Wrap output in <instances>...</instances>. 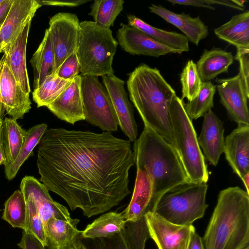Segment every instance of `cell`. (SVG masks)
I'll return each mask as SVG.
<instances>
[{
  "mask_svg": "<svg viewBox=\"0 0 249 249\" xmlns=\"http://www.w3.org/2000/svg\"><path fill=\"white\" fill-rule=\"evenodd\" d=\"M135 164L131 142L111 132L47 129L38 148L40 180L72 211L89 218L107 212L128 195Z\"/></svg>",
  "mask_w": 249,
  "mask_h": 249,
  "instance_id": "obj_1",
  "label": "cell"
},
{
  "mask_svg": "<svg viewBox=\"0 0 249 249\" xmlns=\"http://www.w3.org/2000/svg\"><path fill=\"white\" fill-rule=\"evenodd\" d=\"M133 146L136 167L144 169L151 180L155 210L165 192L190 181L175 147L150 127L144 125Z\"/></svg>",
  "mask_w": 249,
  "mask_h": 249,
  "instance_id": "obj_4",
  "label": "cell"
},
{
  "mask_svg": "<svg viewBox=\"0 0 249 249\" xmlns=\"http://www.w3.org/2000/svg\"><path fill=\"white\" fill-rule=\"evenodd\" d=\"M39 0H13L0 28V53L6 52L41 6Z\"/></svg>",
  "mask_w": 249,
  "mask_h": 249,
  "instance_id": "obj_13",
  "label": "cell"
},
{
  "mask_svg": "<svg viewBox=\"0 0 249 249\" xmlns=\"http://www.w3.org/2000/svg\"><path fill=\"white\" fill-rule=\"evenodd\" d=\"M102 81L112 102L119 126L129 140L134 142L137 139L138 127L124 81L114 74L102 76Z\"/></svg>",
  "mask_w": 249,
  "mask_h": 249,
  "instance_id": "obj_12",
  "label": "cell"
},
{
  "mask_svg": "<svg viewBox=\"0 0 249 249\" xmlns=\"http://www.w3.org/2000/svg\"><path fill=\"white\" fill-rule=\"evenodd\" d=\"M18 246L21 249H46L45 247L36 236L23 230L21 239Z\"/></svg>",
  "mask_w": 249,
  "mask_h": 249,
  "instance_id": "obj_40",
  "label": "cell"
},
{
  "mask_svg": "<svg viewBox=\"0 0 249 249\" xmlns=\"http://www.w3.org/2000/svg\"><path fill=\"white\" fill-rule=\"evenodd\" d=\"M118 44L124 51L132 55H143L158 57L178 52L155 41L141 31L123 24L117 32Z\"/></svg>",
  "mask_w": 249,
  "mask_h": 249,
  "instance_id": "obj_15",
  "label": "cell"
},
{
  "mask_svg": "<svg viewBox=\"0 0 249 249\" xmlns=\"http://www.w3.org/2000/svg\"><path fill=\"white\" fill-rule=\"evenodd\" d=\"M6 163V157L5 155L2 132V126L0 128V165H5Z\"/></svg>",
  "mask_w": 249,
  "mask_h": 249,
  "instance_id": "obj_46",
  "label": "cell"
},
{
  "mask_svg": "<svg viewBox=\"0 0 249 249\" xmlns=\"http://www.w3.org/2000/svg\"><path fill=\"white\" fill-rule=\"evenodd\" d=\"M170 115L175 147L189 181L207 183L209 179L207 166L192 120L186 112L183 100L177 95L171 102Z\"/></svg>",
  "mask_w": 249,
  "mask_h": 249,
  "instance_id": "obj_6",
  "label": "cell"
},
{
  "mask_svg": "<svg viewBox=\"0 0 249 249\" xmlns=\"http://www.w3.org/2000/svg\"><path fill=\"white\" fill-rule=\"evenodd\" d=\"M31 21L27 24L3 55L5 62L17 82L27 94L30 93L31 88L26 67V52Z\"/></svg>",
  "mask_w": 249,
  "mask_h": 249,
  "instance_id": "obj_21",
  "label": "cell"
},
{
  "mask_svg": "<svg viewBox=\"0 0 249 249\" xmlns=\"http://www.w3.org/2000/svg\"><path fill=\"white\" fill-rule=\"evenodd\" d=\"M30 63L34 71V89L39 87L45 78L56 73L54 54L48 29Z\"/></svg>",
  "mask_w": 249,
  "mask_h": 249,
  "instance_id": "obj_25",
  "label": "cell"
},
{
  "mask_svg": "<svg viewBox=\"0 0 249 249\" xmlns=\"http://www.w3.org/2000/svg\"><path fill=\"white\" fill-rule=\"evenodd\" d=\"M118 45L110 29L92 21L80 22L77 54L81 75L98 77L114 74L112 62Z\"/></svg>",
  "mask_w": 249,
  "mask_h": 249,
  "instance_id": "obj_5",
  "label": "cell"
},
{
  "mask_svg": "<svg viewBox=\"0 0 249 249\" xmlns=\"http://www.w3.org/2000/svg\"><path fill=\"white\" fill-rule=\"evenodd\" d=\"M42 5L75 7L85 3L88 2L89 0H39Z\"/></svg>",
  "mask_w": 249,
  "mask_h": 249,
  "instance_id": "obj_41",
  "label": "cell"
},
{
  "mask_svg": "<svg viewBox=\"0 0 249 249\" xmlns=\"http://www.w3.org/2000/svg\"><path fill=\"white\" fill-rule=\"evenodd\" d=\"M47 129V125L43 123L34 125L26 131L25 142L16 160L4 167L6 178L11 180L17 174L23 163L32 154L34 148L39 143Z\"/></svg>",
  "mask_w": 249,
  "mask_h": 249,
  "instance_id": "obj_30",
  "label": "cell"
},
{
  "mask_svg": "<svg viewBox=\"0 0 249 249\" xmlns=\"http://www.w3.org/2000/svg\"><path fill=\"white\" fill-rule=\"evenodd\" d=\"M69 249H89L83 242L81 234L77 238Z\"/></svg>",
  "mask_w": 249,
  "mask_h": 249,
  "instance_id": "obj_47",
  "label": "cell"
},
{
  "mask_svg": "<svg viewBox=\"0 0 249 249\" xmlns=\"http://www.w3.org/2000/svg\"><path fill=\"white\" fill-rule=\"evenodd\" d=\"M126 85L130 99L144 125L175 147L170 106L175 90L158 69L145 64L129 73Z\"/></svg>",
  "mask_w": 249,
  "mask_h": 249,
  "instance_id": "obj_2",
  "label": "cell"
},
{
  "mask_svg": "<svg viewBox=\"0 0 249 249\" xmlns=\"http://www.w3.org/2000/svg\"><path fill=\"white\" fill-rule=\"evenodd\" d=\"M13 0H4L0 4V25L5 21L10 10Z\"/></svg>",
  "mask_w": 249,
  "mask_h": 249,
  "instance_id": "obj_45",
  "label": "cell"
},
{
  "mask_svg": "<svg viewBox=\"0 0 249 249\" xmlns=\"http://www.w3.org/2000/svg\"><path fill=\"white\" fill-rule=\"evenodd\" d=\"M4 109L3 108V105L1 102L0 96V119H2L4 112Z\"/></svg>",
  "mask_w": 249,
  "mask_h": 249,
  "instance_id": "obj_49",
  "label": "cell"
},
{
  "mask_svg": "<svg viewBox=\"0 0 249 249\" xmlns=\"http://www.w3.org/2000/svg\"><path fill=\"white\" fill-rule=\"evenodd\" d=\"M71 81L62 79L56 73L48 76L39 87L34 89L33 99L38 107H47L60 95Z\"/></svg>",
  "mask_w": 249,
  "mask_h": 249,
  "instance_id": "obj_31",
  "label": "cell"
},
{
  "mask_svg": "<svg viewBox=\"0 0 249 249\" xmlns=\"http://www.w3.org/2000/svg\"><path fill=\"white\" fill-rule=\"evenodd\" d=\"M223 153L233 172L241 179L249 173V125L238 124L226 138Z\"/></svg>",
  "mask_w": 249,
  "mask_h": 249,
  "instance_id": "obj_17",
  "label": "cell"
},
{
  "mask_svg": "<svg viewBox=\"0 0 249 249\" xmlns=\"http://www.w3.org/2000/svg\"><path fill=\"white\" fill-rule=\"evenodd\" d=\"M202 241L204 249H249V194L239 187L221 191Z\"/></svg>",
  "mask_w": 249,
  "mask_h": 249,
  "instance_id": "obj_3",
  "label": "cell"
},
{
  "mask_svg": "<svg viewBox=\"0 0 249 249\" xmlns=\"http://www.w3.org/2000/svg\"><path fill=\"white\" fill-rule=\"evenodd\" d=\"M0 69V96L6 113L17 120L23 117L31 108L29 94L25 93L18 85L5 62L1 58Z\"/></svg>",
  "mask_w": 249,
  "mask_h": 249,
  "instance_id": "obj_14",
  "label": "cell"
},
{
  "mask_svg": "<svg viewBox=\"0 0 249 249\" xmlns=\"http://www.w3.org/2000/svg\"><path fill=\"white\" fill-rule=\"evenodd\" d=\"M125 222L122 213L108 212L88 225L81 231V236L91 240L110 236L123 230Z\"/></svg>",
  "mask_w": 249,
  "mask_h": 249,
  "instance_id": "obj_28",
  "label": "cell"
},
{
  "mask_svg": "<svg viewBox=\"0 0 249 249\" xmlns=\"http://www.w3.org/2000/svg\"><path fill=\"white\" fill-rule=\"evenodd\" d=\"M81 74L47 108L61 120L74 124L85 120L81 89Z\"/></svg>",
  "mask_w": 249,
  "mask_h": 249,
  "instance_id": "obj_18",
  "label": "cell"
},
{
  "mask_svg": "<svg viewBox=\"0 0 249 249\" xmlns=\"http://www.w3.org/2000/svg\"><path fill=\"white\" fill-rule=\"evenodd\" d=\"M2 132L6 163L4 167L12 163L17 159L25 142V131L13 118H5L2 121Z\"/></svg>",
  "mask_w": 249,
  "mask_h": 249,
  "instance_id": "obj_29",
  "label": "cell"
},
{
  "mask_svg": "<svg viewBox=\"0 0 249 249\" xmlns=\"http://www.w3.org/2000/svg\"><path fill=\"white\" fill-rule=\"evenodd\" d=\"M234 59L239 62V74L245 91L249 96V48L237 49Z\"/></svg>",
  "mask_w": 249,
  "mask_h": 249,
  "instance_id": "obj_39",
  "label": "cell"
},
{
  "mask_svg": "<svg viewBox=\"0 0 249 249\" xmlns=\"http://www.w3.org/2000/svg\"><path fill=\"white\" fill-rule=\"evenodd\" d=\"M2 218L14 228L25 229L26 204L20 190L15 191L5 201Z\"/></svg>",
  "mask_w": 249,
  "mask_h": 249,
  "instance_id": "obj_34",
  "label": "cell"
},
{
  "mask_svg": "<svg viewBox=\"0 0 249 249\" xmlns=\"http://www.w3.org/2000/svg\"><path fill=\"white\" fill-rule=\"evenodd\" d=\"M124 2L123 0H95L89 15L97 24L110 29L123 10Z\"/></svg>",
  "mask_w": 249,
  "mask_h": 249,
  "instance_id": "obj_33",
  "label": "cell"
},
{
  "mask_svg": "<svg viewBox=\"0 0 249 249\" xmlns=\"http://www.w3.org/2000/svg\"><path fill=\"white\" fill-rule=\"evenodd\" d=\"M203 117L201 131L197 138L198 144L207 160L216 166L224 151L223 123L212 110Z\"/></svg>",
  "mask_w": 249,
  "mask_h": 249,
  "instance_id": "obj_19",
  "label": "cell"
},
{
  "mask_svg": "<svg viewBox=\"0 0 249 249\" xmlns=\"http://www.w3.org/2000/svg\"><path fill=\"white\" fill-rule=\"evenodd\" d=\"M92 240V249H131L123 230L113 235Z\"/></svg>",
  "mask_w": 249,
  "mask_h": 249,
  "instance_id": "obj_37",
  "label": "cell"
},
{
  "mask_svg": "<svg viewBox=\"0 0 249 249\" xmlns=\"http://www.w3.org/2000/svg\"><path fill=\"white\" fill-rule=\"evenodd\" d=\"M187 249H204L202 238L196 232L195 228L192 231Z\"/></svg>",
  "mask_w": 249,
  "mask_h": 249,
  "instance_id": "obj_43",
  "label": "cell"
},
{
  "mask_svg": "<svg viewBox=\"0 0 249 249\" xmlns=\"http://www.w3.org/2000/svg\"><path fill=\"white\" fill-rule=\"evenodd\" d=\"M20 191L33 199L45 226L51 217L70 220V213L65 206L54 201L44 185L32 176L24 177L20 185Z\"/></svg>",
  "mask_w": 249,
  "mask_h": 249,
  "instance_id": "obj_16",
  "label": "cell"
},
{
  "mask_svg": "<svg viewBox=\"0 0 249 249\" xmlns=\"http://www.w3.org/2000/svg\"><path fill=\"white\" fill-rule=\"evenodd\" d=\"M241 179L245 185L246 192L249 194V173L244 175Z\"/></svg>",
  "mask_w": 249,
  "mask_h": 249,
  "instance_id": "obj_48",
  "label": "cell"
},
{
  "mask_svg": "<svg viewBox=\"0 0 249 249\" xmlns=\"http://www.w3.org/2000/svg\"><path fill=\"white\" fill-rule=\"evenodd\" d=\"M207 183L189 181L165 192L160 198L155 213L175 224L191 226L202 218L208 205Z\"/></svg>",
  "mask_w": 249,
  "mask_h": 249,
  "instance_id": "obj_7",
  "label": "cell"
},
{
  "mask_svg": "<svg viewBox=\"0 0 249 249\" xmlns=\"http://www.w3.org/2000/svg\"><path fill=\"white\" fill-rule=\"evenodd\" d=\"M2 121L3 120L2 119H0V128L1 127L2 124Z\"/></svg>",
  "mask_w": 249,
  "mask_h": 249,
  "instance_id": "obj_50",
  "label": "cell"
},
{
  "mask_svg": "<svg viewBox=\"0 0 249 249\" xmlns=\"http://www.w3.org/2000/svg\"><path fill=\"white\" fill-rule=\"evenodd\" d=\"M168 2L172 4H179L183 5H188L197 7H203L211 10H214L215 8L213 6L208 4L203 1V0H168Z\"/></svg>",
  "mask_w": 249,
  "mask_h": 249,
  "instance_id": "obj_42",
  "label": "cell"
},
{
  "mask_svg": "<svg viewBox=\"0 0 249 249\" xmlns=\"http://www.w3.org/2000/svg\"><path fill=\"white\" fill-rule=\"evenodd\" d=\"M216 86L211 81L202 82L200 89L191 101L184 104V108L189 118L193 120L203 117L213 107V97Z\"/></svg>",
  "mask_w": 249,
  "mask_h": 249,
  "instance_id": "obj_32",
  "label": "cell"
},
{
  "mask_svg": "<svg viewBox=\"0 0 249 249\" xmlns=\"http://www.w3.org/2000/svg\"><path fill=\"white\" fill-rule=\"evenodd\" d=\"M127 18L129 25L141 31L157 42L177 51L179 53L189 50V41L184 35L153 27L134 15H128Z\"/></svg>",
  "mask_w": 249,
  "mask_h": 249,
  "instance_id": "obj_27",
  "label": "cell"
},
{
  "mask_svg": "<svg viewBox=\"0 0 249 249\" xmlns=\"http://www.w3.org/2000/svg\"><path fill=\"white\" fill-rule=\"evenodd\" d=\"M216 88L221 104L226 108L230 119L238 124L249 125L248 101L240 75L227 78L216 79Z\"/></svg>",
  "mask_w": 249,
  "mask_h": 249,
  "instance_id": "obj_11",
  "label": "cell"
},
{
  "mask_svg": "<svg viewBox=\"0 0 249 249\" xmlns=\"http://www.w3.org/2000/svg\"><path fill=\"white\" fill-rule=\"evenodd\" d=\"M1 26H2V25H0V27H1Z\"/></svg>",
  "mask_w": 249,
  "mask_h": 249,
  "instance_id": "obj_53",
  "label": "cell"
},
{
  "mask_svg": "<svg viewBox=\"0 0 249 249\" xmlns=\"http://www.w3.org/2000/svg\"><path fill=\"white\" fill-rule=\"evenodd\" d=\"M137 167L133 193L127 207L122 212L126 221L135 222L145 217L149 212H154L152 185L144 169Z\"/></svg>",
  "mask_w": 249,
  "mask_h": 249,
  "instance_id": "obj_20",
  "label": "cell"
},
{
  "mask_svg": "<svg viewBox=\"0 0 249 249\" xmlns=\"http://www.w3.org/2000/svg\"><path fill=\"white\" fill-rule=\"evenodd\" d=\"M203 1L210 5L213 4H219L230 7L232 8L235 9L240 11L245 10L244 8L239 7L236 4H235L233 0H203Z\"/></svg>",
  "mask_w": 249,
  "mask_h": 249,
  "instance_id": "obj_44",
  "label": "cell"
},
{
  "mask_svg": "<svg viewBox=\"0 0 249 249\" xmlns=\"http://www.w3.org/2000/svg\"><path fill=\"white\" fill-rule=\"evenodd\" d=\"M234 56L231 52L220 48L205 49L196 63L198 75L202 82L211 81L217 76L228 71Z\"/></svg>",
  "mask_w": 249,
  "mask_h": 249,
  "instance_id": "obj_24",
  "label": "cell"
},
{
  "mask_svg": "<svg viewBox=\"0 0 249 249\" xmlns=\"http://www.w3.org/2000/svg\"><path fill=\"white\" fill-rule=\"evenodd\" d=\"M49 27L56 71L71 54L77 52L80 34V22L75 14L58 13L50 19Z\"/></svg>",
  "mask_w": 249,
  "mask_h": 249,
  "instance_id": "obj_9",
  "label": "cell"
},
{
  "mask_svg": "<svg viewBox=\"0 0 249 249\" xmlns=\"http://www.w3.org/2000/svg\"><path fill=\"white\" fill-rule=\"evenodd\" d=\"M81 89L85 120L103 131H117L119 123L112 102L98 77L81 75Z\"/></svg>",
  "mask_w": 249,
  "mask_h": 249,
  "instance_id": "obj_8",
  "label": "cell"
},
{
  "mask_svg": "<svg viewBox=\"0 0 249 249\" xmlns=\"http://www.w3.org/2000/svg\"><path fill=\"white\" fill-rule=\"evenodd\" d=\"M22 193L26 204V227L23 231L36 236L46 247L47 239L44 224L35 203L30 195L24 192Z\"/></svg>",
  "mask_w": 249,
  "mask_h": 249,
  "instance_id": "obj_35",
  "label": "cell"
},
{
  "mask_svg": "<svg viewBox=\"0 0 249 249\" xmlns=\"http://www.w3.org/2000/svg\"><path fill=\"white\" fill-rule=\"evenodd\" d=\"M78 219L50 218L45 226L47 246L49 249H69L81 235Z\"/></svg>",
  "mask_w": 249,
  "mask_h": 249,
  "instance_id": "obj_23",
  "label": "cell"
},
{
  "mask_svg": "<svg viewBox=\"0 0 249 249\" xmlns=\"http://www.w3.org/2000/svg\"><path fill=\"white\" fill-rule=\"evenodd\" d=\"M1 61H2V60H1V58H0V69L1 64Z\"/></svg>",
  "mask_w": 249,
  "mask_h": 249,
  "instance_id": "obj_51",
  "label": "cell"
},
{
  "mask_svg": "<svg viewBox=\"0 0 249 249\" xmlns=\"http://www.w3.org/2000/svg\"><path fill=\"white\" fill-rule=\"evenodd\" d=\"M150 12L162 18L179 29L188 41L198 45L200 41L209 35L208 27L200 17L192 18L184 13L177 14L160 5L152 4L149 7Z\"/></svg>",
  "mask_w": 249,
  "mask_h": 249,
  "instance_id": "obj_22",
  "label": "cell"
},
{
  "mask_svg": "<svg viewBox=\"0 0 249 249\" xmlns=\"http://www.w3.org/2000/svg\"><path fill=\"white\" fill-rule=\"evenodd\" d=\"M181 84V99L191 101L198 94L202 83L197 72L196 64L192 60L186 63L180 76Z\"/></svg>",
  "mask_w": 249,
  "mask_h": 249,
  "instance_id": "obj_36",
  "label": "cell"
},
{
  "mask_svg": "<svg viewBox=\"0 0 249 249\" xmlns=\"http://www.w3.org/2000/svg\"><path fill=\"white\" fill-rule=\"evenodd\" d=\"M220 39L237 49L249 48V11L233 16L228 22L214 30Z\"/></svg>",
  "mask_w": 249,
  "mask_h": 249,
  "instance_id": "obj_26",
  "label": "cell"
},
{
  "mask_svg": "<svg viewBox=\"0 0 249 249\" xmlns=\"http://www.w3.org/2000/svg\"><path fill=\"white\" fill-rule=\"evenodd\" d=\"M80 66L77 54L74 53L69 56L61 64L56 71V75L60 78L72 80L79 75Z\"/></svg>",
  "mask_w": 249,
  "mask_h": 249,
  "instance_id": "obj_38",
  "label": "cell"
},
{
  "mask_svg": "<svg viewBox=\"0 0 249 249\" xmlns=\"http://www.w3.org/2000/svg\"><path fill=\"white\" fill-rule=\"evenodd\" d=\"M149 237L159 249H187L191 233L195 228L175 224L155 212L145 214Z\"/></svg>",
  "mask_w": 249,
  "mask_h": 249,
  "instance_id": "obj_10",
  "label": "cell"
},
{
  "mask_svg": "<svg viewBox=\"0 0 249 249\" xmlns=\"http://www.w3.org/2000/svg\"><path fill=\"white\" fill-rule=\"evenodd\" d=\"M3 1L4 0H0V4H1Z\"/></svg>",
  "mask_w": 249,
  "mask_h": 249,
  "instance_id": "obj_52",
  "label": "cell"
}]
</instances>
